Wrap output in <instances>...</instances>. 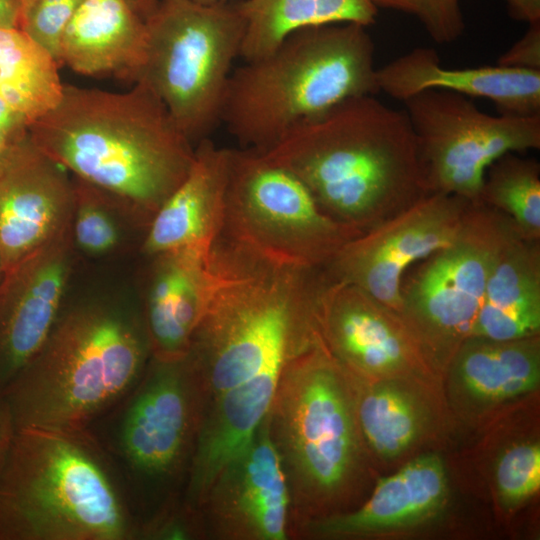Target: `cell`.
<instances>
[{
  "mask_svg": "<svg viewBox=\"0 0 540 540\" xmlns=\"http://www.w3.org/2000/svg\"><path fill=\"white\" fill-rule=\"evenodd\" d=\"M29 136L76 179L114 198L145 230L187 176L195 154L142 82L126 92L64 84L60 102L30 125Z\"/></svg>",
  "mask_w": 540,
  "mask_h": 540,
  "instance_id": "1",
  "label": "cell"
},
{
  "mask_svg": "<svg viewBox=\"0 0 540 540\" xmlns=\"http://www.w3.org/2000/svg\"><path fill=\"white\" fill-rule=\"evenodd\" d=\"M263 152L292 171L323 212L363 233L429 194L405 110L375 95L344 101Z\"/></svg>",
  "mask_w": 540,
  "mask_h": 540,
  "instance_id": "2",
  "label": "cell"
},
{
  "mask_svg": "<svg viewBox=\"0 0 540 540\" xmlns=\"http://www.w3.org/2000/svg\"><path fill=\"white\" fill-rule=\"evenodd\" d=\"M217 276L186 355L201 407L268 372L319 338L320 269L268 263L229 242L215 247Z\"/></svg>",
  "mask_w": 540,
  "mask_h": 540,
  "instance_id": "3",
  "label": "cell"
},
{
  "mask_svg": "<svg viewBox=\"0 0 540 540\" xmlns=\"http://www.w3.org/2000/svg\"><path fill=\"white\" fill-rule=\"evenodd\" d=\"M139 526L86 429H17L0 473V540H134Z\"/></svg>",
  "mask_w": 540,
  "mask_h": 540,
  "instance_id": "4",
  "label": "cell"
},
{
  "mask_svg": "<svg viewBox=\"0 0 540 540\" xmlns=\"http://www.w3.org/2000/svg\"><path fill=\"white\" fill-rule=\"evenodd\" d=\"M150 358L142 315L81 303L62 310L2 395L16 430L85 429L137 383Z\"/></svg>",
  "mask_w": 540,
  "mask_h": 540,
  "instance_id": "5",
  "label": "cell"
},
{
  "mask_svg": "<svg viewBox=\"0 0 540 540\" xmlns=\"http://www.w3.org/2000/svg\"><path fill=\"white\" fill-rule=\"evenodd\" d=\"M367 26L299 29L231 73L221 123L243 148L265 151L346 100L379 93Z\"/></svg>",
  "mask_w": 540,
  "mask_h": 540,
  "instance_id": "6",
  "label": "cell"
},
{
  "mask_svg": "<svg viewBox=\"0 0 540 540\" xmlns=\"http://www.w3.org/2000/svg\"><path fill=\"white\" fill-rule=\"evenodd\" d=\"M267 420L291 515L300 523L316 517L350 489L362 437L350 375L321 337L284 364Z\"/></svg>",
  "mask_w": 540,
  "mask_h": 540,
  "instance_id": "7",
  "label": "cell"
},
{
  "mask_svg": "<svg viewBox=\"0 0 540 540\" xmlns=\"http://www.w3.org/2000/svg\"><path fill=\"white\" fill-rule=\"evenodd\" d=\"M200 413V391L187 357H151L137 383L85 428L116 473L139 534L180 503Z\"/></svg>",
  "mask_w": 540,
  "mask_h": 540,
  "instance_id": "8",
  "label": "cell"
},
{
  "mask_svg": "<svg viewBox=\"0 0 540 540\" xmlns=\"http://www.w3.org/2000/svg\"><path fill=\"white\" fill-rule=\"evenodd\" d=\"M245 27L240 2L159 0L146 19V52L137 82L153 91L192 143L208 138L221 123Z\"/></svg>",
  "mask_w": 540,
  "mask_h": 540,
  "instance_id": "9",
  "label": "cell"
},
{
  "mask_svg": "<svg viewBox=\"0 0 540 540\" xmlns=\"http://www.w3.org/2000/svg\"><path fill=\"white\" fill-rule=\"evenodd\" d=\"M223 233L268 263L323 268L363 232L328 216L305 184L265 152L231 149Z\"/></svg>",
  "mask_w": 540,
  "mask_h": 540,
  "instance_id": "10",
  "label": "cell"
},
{
  "mask_svg": "<svg viewBox=\"0 0 540 540\" xmlns=\"http://www.w3.org/2000/svg\"><path fill=\"white\" fill-rule=\"evenodd\" d=\"M518 235L507 215L472 201L456 238L402 282L399 316L432 365L448 364L471 336L494 263Z\"/></svg>",
  "mask_w": 540,
  "mask_h": 540,
  "instance_id": "11",
  "label": "cell"
},
{
  "mask_svg": "<svg viewBox=\"0 0 540 540\" xmlns=\"http://www.w3.org/2000/svg\"><path fill=\"white\" fill-rule=\"evenodd\" d=\"M425 188L480 200L484 175L502 155L540 148V115L494 116L467 96L425 90L403 101Z\"/></svg>",
  "mask_w": 540,
  "mask_h": 540,
  "instance_id": "12",
  "label": "cell"
},
{
  "mask_svg": "<svg viewBox=\"0 0 540 540\" xmlns=\"http://www.w3.org/2000/svg\"><path fill=\"white\" fill-rule=\"evenodd\" d=\"M471 203L458 195L429 193L347 242L322 270L399 314L406 270L456 238Z\"/></svg>",
  "mask_w": 540,
  "mask_h": 540,
  "instance_id": "13",
  "label": "cell"
},
{
  "mask_svg": "<svg viewBox=\"0 0 540 540\" xmlns=\"http://www.w3.org/2000/svg\"><path fill=\"white\" fill-rule=\"evenodd\" d=\"M314 313L323 344L354 376L402 379L431 366L399 314L353 284L322 272Z\"/></svg>",
  "mask_w": 540,
  "mask_h": 540,
  "instance_id": "14",
  "label": "cell"
},
{
  "mask_svg": "<svg viewBox=\"0 0 540 540\" xmlns=\"http://www.w3.org/2000/svg\"><path fill=\"white\" fill-rule=\"evenodd\" d=\"M196 513L221 539H287L290 493L267 415L216 475Z\"/></svg>",
  "mask_w": 540,
  "mask_h": 540,
  "instance_id": "15",
  "label": "cell"
},
{
  "mask_svg": "<svg viewBox=\"0 0 540 540\" xmlns=\"http://www.w3.org/2000/svg\"><path fill=\"white\" fill-rule=\"evenodd\" d=\"M71 229L0 278V394L35 356L64 309L72 271Z\"/></svg>",
  "mask_w": 540,
  "mask_h": 540,
  "instance_id": "16",
  "label": "cell"
},
{
  "mask_svg": "<svg viewBox=\"0 0 540 540\" xmlns=\"http://www.w3.org/2000/svg\"><path fill=\"white\" fill-rule=\"evenodd\" d=\"M29 133L0 165L3 271L71 229L74 184Z\"/></svg>",
  "mask_w": 540,
  "mask_h": 540,
  "instance_id": "17",
  "label": "cell"
},
{
  "mask_svg": "<svg viewBox=\"0 0 540 540\" xmlns=\"http://www.w3.org/2000/svg\"><path fill=\"white\" fill-rule=\"evenodd\" d=\"M448 497L445 466L436 454L417 457L381 479L360 508L307 519L300 529L317 538H353L392 533L436 516Z\"/></svg>",
  "mask_w": 540,
  "mask_h": 540,
  "instance_id": "18",
  "label": "cell"
},
{
  "mask_svg": "<svg viewBox=\"0 0 540 540\" xmlns=\"http://www.w3.org/2000/svg\"><path fill=\"white\" fill-rule=\"evenodd\" d=\"M152 258L142 312L151 357L181 359L189 351L215 285V247L208 252L169 251Z\"/></svg>",
  "mask_w": 540,
  "mask_h": 540,
  "instance_id": "19",
  "label": "cell"
},
{
  "mask_svg": "<svg viewBox=\"0 0 540 540\" xmlns=\"http://www.w3.org/2000/svg\"><path fill=\"white\" fill-rule=\"evenodd\" d=\"M231 149L197 143L192 166L146 228L150 257L175 250L211 251L223 234Z\"/></svg>",
  "mask_w": 540,
  "mask_h": 540,
  "instance_id": "20",
  "label": "cell"
},
{
  "mask_svg": "<svg viewBox=\"0 0 540 540\" xmlns=\"http://www.w3.org/2000/svg\"><path fill=\"white\" fill-rule=\"evenodd\" d=\"M379 91L404 101L430 89L490 100L499 114L540 115V70L501 65L447 68L432 48L418 47L376 72Z\"/></svg>",
  "mask_w": 540,
  "mask_h": 540,
  "instance_id": "21",
  "label": "cell"
},
{
  "mask_svg": "<svg viewBox=\"0 0 540 540\" xmlns=\"http://www.w3.org/2000/svg\"><path fill=\"white\" fill-rule=\"evenodd\" d=\"M146 39V20L128 0H82L62 37L60 63L83 75L136 83Z\"/></svg>",
  "mask_w": 540,
  "mask_h": 540,
  "instance_id": "22",
  "label": "cell"
},
{
  "mask_svg": "<svg viewBox=\"0 0 540 540\" xmlns=\"http://www.w3.org/2000/svg\"><path fill=\"white\" fill-rule=\"evenodd\" d=\"M539 331L540 240L518 235L494 263L471 336L513 340Z\"/></svg>",
  "mask_w": 540,
  "mask_h": 540,
  "instance_id": "23",
  "label": "cell"
},
{
  "mask_svg": "<svg viewBox=\"0 0 540 540\" xmlns=\"http://www.w3.org/2000/svg\"><path fill=\"white\" fill-rule=\"evenodd\" d=\"M448 365L460 396L478 406L496 405L538 387L539 335L513 340L471 336L459 345Z\"/></svg>",
  "mask_w": 540,
  "mask_h": 540,
  "instance_id": "24",
  "label": "cell"
},
{
  "mask_svg": "<svg viewBox=\"0 0 540 540\" xmlns=\"http://www.w3.org/2000/svg\"><path fill=\"white\" fill-rule=\"evenodd\" d=\"M246 20L240 57L269 54L291 33L310 26L357 23L369 26L378 9L371 0H242Z\"/></svg>",
  "mask_w": 540,
  "mask_h": 540,
  "instance_id": "25",
  "label": "cell"
},
{
  "mask_svg": "<svg viewBox=\"0 0 540 540\" xmlns=\"http://www.w3.org/2000/svg\"><path fill=\"white\" fill-rule=\"evenodd\" d=\"M52 55L22 29L0 28V101L30 125L60 102L64 83Z\"/></svg>",
  "mask_w": 540,
  "mask_h": 540,
  "instance_id": "26",
  "label": "cell"
},
{
  "mask_svg": "<svg viewBox=\"0 0 540 540\" xmlns=\"http://www.w3.org/2000/svg\"><path fill=\"white\" fill-rule=\"evenodd\" d=\"M361 436L379 456L393 459L421 436L425 414L420 402L400 379L368 380L348 372Z\"/></svg>",
  "mask_w": 540,
  "mask_h": 540,
  "instance_id": "27",
  "label": "cell"
},
{
  "mask_svg": "<svg viewBox=\"0 0 540 540\" xmlns=\"http://www.w3.org/2000/svg\"><path fill=\"white\" fill-rule=\"evenodd\" d=\"M507 215L522 238L540 240V165L509 152L487 168L480 198Z\"/></svg>",
  "mask_w": 540,
  "mask_h": 540,
  "instance_id": "28",
  "label": "cell"
},
{
  "mask_svg": "<svg viewBox=\"0 0 540 540\" xmlns=\"http://www.w3.org/2000/svg\"><path fill=\"white\" fill-rule=\"evenodd\" d=\"M73 184V245L91 256H105L115 252L124 242L125 226L136 225L127 211L110 195L76 178Z\"/></svg>",
  "mask_w": 540,
  "mask_h": 540,
  "instance_id": "29",
  "label": "cell"
},
{
  "mask_svg": "<svg viewBox=\"0 0 540 540\" xmlns=\"http://www.w3.org/2000/svg\"><path fill=\"white\" fill-rule=\"evenodd\" d=\"M497 492L504 507H516L540 487V446L521 443L507 449L495 470Z\"/></svg>",
  "mask_w": 540,
  "mask_h": 540,
  "instance_id": "30",
  "label": "cell"
},
{
  "mask_svg": "<svg viewBox=\"0 0 540 540\" xmlns=\"http://www.w3.org/2000/svg\"><path fill=\"white\" fill-rule=\"evenodd\" d=\"M374 6L414 16L435 42L448 44L465 29L460 0H371Z\"/></svg>",
  "mask_w": 540,
  "mask_h": 540,
  "instance_id": "31",
  "label": "cell"
},
{
  "mask_svg": "<svg viewBox=\"0 0 540 540\" xmlns=\"http://www.w3.org/2000/svg\"><path fill=\"white\" fill-rule=\"evenodd\" d=\"M82 0H38L20 13L19 28L60 63L61 41Z\"/></svg>",
  "mask_w": 540,
  "mask_h": 540,
  "instance_id": "32",
  "label": "cell"
},
{
  "mask_svg": "<svg viewBox=\"0 0 540 540\" xmlns=\"http://www.w3.org/2000/svg\"><path fill=\"white\" fill-rule=\"evenodd\" d=\"M525 34L498 59V65L540 70V21L528 24Z\"/></svg>",
  "mask_w": 540,
  "mask_h": 540,
  "instance_id": "33",
  "label": "cell"
},
{
  "mask_svg": "<svg viewBox=\"0 0 540 540\" xmlns=\"http://www.w3.org/2000/svg\"><path fill=\"white\" fill-rule=\"evenodd\" d=\"M28 133L27 122L0 101V165Z\"/></svg>",
  "mask_w": 540,
  "mask_h": 540,
  "instance_id": "34",
  "label": "cell"
},
{
  "mask_svg": "<svg viewBox=\"0 0 540 540\" xmlns=\"http://www.w3.org/2000/svg\"><path fill=\"white\" fill-rule=\"evenodd\" d=\"M16 426L5 397L0 394V473L10 450Z\"/></svg>",
  "mask_w": 540,
  "mask_h": 540,
  "instance_id": "35",
  "label": "cell"
},
{
  "mask_svg": "<svg viewBox=\"0 0 540 540\" xmlns=\"http://www.w3.org/2000/svg\"><path fill=\"white\" fill-rule=\"evenodd\" d=\"M509 15L528 24L540 21V0H504Z\"/></svg>",
  "mask_w": 540,
  "mask_h": 540,
  "instance_id": "36",
  "label": "cell"
},
{
  "mask_svg": "<svg viewBox=\"0 0 540 540\" xmlns=\"http://www.w3.org/2000/svg\"><path fill=\"white\" fill-rule=\"evenodd\" d=\"M19 20V0H0V28H17Z\"/></svg>",
  "mask_w": 540,
  "mask_h": 540,
  "instance_id": "37",
  "label": "cell"
},
{
  "mask_svg": "<svg viewBox=\"0 0 540 540\" xmlns=\"http://www.w3.org/2000/svg\"><path fill=\"white\" fill-rule=\"evenodd\" d=\"M134 9L146 20L157 7L159 0H128Z\"/></svg>",
  "mask_w": 540,
  "mask_h": 540,
  "instance_id": "38",
  "label": "cell"
},
{
  "mask_svg": "<svg viewBox=\"0 0 540 540\" xmlns=\"http://www.w3.org/2000/svg\"><path fill=\"white\" fill-rule=\"evenodd\" d=\"M190 1L200 3V4H216V3L232 2L233 0H190Z\"/></svg>",
  "mask_w": 540,
  "mask_h": 540,
  "instance_id": "39",
  "label": "cell"
},
{
  "mask_svg": "<svg viewBox=\"0 0 540 540\" xmlns=\"http://www.w3.org/2000/svg\"><path fill=\"white\" fill-rule=\"evenodd\" d=\"M38 0H19L20 2V13L30 7L32 4H34Z\"/></svg>",
  "mask_w": 540,
  "mask_h": 540,
  "instance_id": "40",
  "label": "cell"
},
{
  "mask_svg": "<svg viewBox=\"0 0 540 540\" xmlns=\"http://www.w3.org/2000/svg\"><path fill=\"white\" fill-rule=\"evenodd\" d=\"M3 264H2V259H1V255H0V278L2 277L3 275Z\"/></svg>",
  "mask_w": 540,
  "mask_h": 540,
  "instance_id": "41",
  "label": "cell"
}]
</instances>
